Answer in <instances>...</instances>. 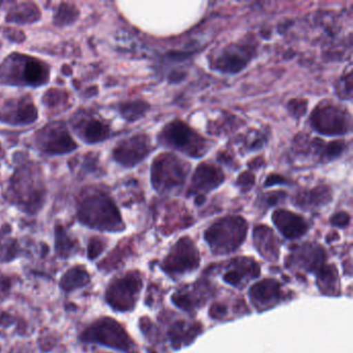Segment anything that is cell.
<instances>
[{"mask_svg":"<svg viewBox=\"0 0 353 353\" xmlns=\"http://www.w3.org/2000/svg\"><path fill=\"white\" fill-rule=\"evenodd\" d=\"M78 218L82 224L98 230L117 232L125 229L119 208L109 196L100 191H94L82 200Z\"/></svg>","mask_w":353,"mask_h":353,"instance_id":"cell-1","label":"cell"},{"mask_svg":"<svg viewBox=\"0 0 353 353\" xmlns=\"http://www.w3.org/2000/svg\"><path fill=\"white\" fill-rule=\"evenodd\" d=\"M158 142L164 148L181 152L193 159H200L208 154V140L181 121L167 123L158 135Z\"/></svg>","mask_w":353,"mask_h":353,"instance_id":"cell-2","label":"cell"},{"mask_svg":"<svg viewBox=\"0 0 353 353\" xmlns=\"http://www.w3.org/2000/svg\"><path fill=\"white\" fill-rule=\"evenodd\" d=\"M0 80L16 85L41 86L49 80V69L44 63L32 57L15 54L0 65Z\"/></svg>","mask_w":353,"mask_h":353,"instance_id":"cell-3","label":"cell"},{"mask_svg":"<svg viewBox=\"0 0 353 353\" xmlns=\"http://www.w3.org/2000/svg\"><path fill=\"white\" fill-rule=\"evenodd\" d=\"M190 165L175 154L166 152L157 157L152 162V183L154 189L161 194H177L181 191Z\"/></svg>","mask_w":353,"mask_h":353,"instance_id":"cell-4","label":"cell"},{"mask_svg":"<svg viewBox=\"0 0 353 353\" xmlns=\"http://www.w3.org/2000/svg\"><path fill=\"white\" fill-rule=\"evenodd\" d=\"M248 223L239 216L220 219L204 233L205 241L214 254H228L235 251L247 236Z\"/></svg>","mask_w":353,"mask_h":353,"instance_id":"cell-5","label":"cell"},{"mask_svg":"<svg viewBox=\"0 0 353 353\" xmlns=\"http://www.w3.org/2000/svg\"><path fill=\"white\" fill-rule=\"evenodd\" d=\"M81 340L86 343L104 345L117 350L135 353V345L125 328L112 318L105 317L94 322L81 334Z\"/></svg>","mask_w":353,"mask_h":353,"instance_id":"cell-6","label":"cell"},{"mask_svg":"<svg viewBox=\"0 0 353 353\" xmlns=\"http://www.w3.org/2000/svg\"><path fill=\"white\" fill-rule=\"evenodd\" d=\"M312 129L325 136H342L352 130L350 114L344 107L332 103L318 105L310 117Z\"/></svg>","mask_w":353,"mask_h":353,"instance_id":"cell-7","label":"cell"},{"mask_svg":"<svg viewBox=\"0 0 353 353\" xmlns=\"http://www.w3.org/2000/svg\"><path fill=\"white\" fill-rule=\"evenodd\" d=\"M11 191L17 203L28 212H36L44 199V188L34 167L17 170L12 179Z\"/></svg>","mask_w":353,"mask_h":353,"instance_id":"cell-8","label":"cell"},{"mask_svg":"<svg viewBox=\"0 0 353 353\" xmlns=\"http://www.w3.org/2000/svg\"><path fill=\"white\" fill-rule=\"evenodd\" d=\"M141 288L142 280L139 272H129L111 283L107 289V301L117 311H131L135 307Z\"/></svg>","mask_w":353,"mask_h":353,"instance_id":"cell-9","label":"cell"},{"mask_svg":"<svg viewBox=\"0 0 353 353\" xmlns=\"http://www.w3.org/2000/svg\"><path fill=\"white\" fill-rule=\"evenodd\" d=\"M255 54V48L248 44L228 45L212 61V68L219 73L235 75L248 67Z\"/></svg>","mask_w":353,"mask_h":353,"instance_id":"cell-10","label":"cell"},{"mask_svg":"<svg viewBox=\"0 0 353 353\" xmlns=\"http://www.w3.org/2000/svg\"><path fill=\"white\" fill-rule=\"evenodd\" d=\"M37 144L44 154L49 156L65 154L77 148L63 123H49L37 135Z\"/></svg>","mask_w":353,"mask_h":353,"instance_id":"cell-11","label":"cell"},{"mask_svg":"<svg viewBox=\"0 0 353 353\" xmlns=\"http://www.w3.org/2000/svg\"><path fill=\"white\" fill-rule=\"evenodd\" d=\"M199 265V253L189 237H183L172 248L163 264L169 274H181L194 270Z\"/></svg>","mask_w":353,"mask_h":353,"instance_id":"cell-12","label":"cell"},{"mask_svg":"<svg viewBox=\"0 0 353 353\" xmlns=\"http://www.w3.org/2000/svg\"><path fill=\"white\" fill-rule=\"evenodd\" d=\"M152 150L150 137L137 134L119 142L113 152V158L121 166L132 168L150 156Z\"/></svg>","mask_w":353,"mask_h":353,"instance_id":"cell-13","label":"cell"},{"mask_svg":"<svg viewBox=\"0 0 353 353\" xmlns=\"http://www.w3.org/2000/svg\"><path fill=\"white\" fill-rule=\"evenodd\" d=\"M224 181L225 175L221 168L208 163H203L194 172L188 195L205 197L206 194L218 189Z\"/></svg>","mask_w":353,"mask_h":353,"instance_id":"cell-14","label":"cell"},{"mask_svg":"<svg viewBox=\"0 0 353 353\" xmlns=\"http://www.w3.org/2000/svg\"><path fill=\"white\" fill-rule=\"evenodd\" d=\"M38 119L34 105L26 99L9 101L0 109V121L11 125H30Z\"/></svg>","mask_w":353,"mask_h":353,"instance_id":"cell-15","label":"cell"},{"mask_svg":"<svg viewBox=\"0 0 353 353\" xmlns=\"http://www.w3.org/2000/svg\"><path fill=\"white\" fill-rule=\"evenodd\" d=\"M272 218L274 226L286 239H299L309 230V225L305 219L290 210H274Z\"/></svg>","mask_w":353,"mask_h":353,"instance_id":"cell-16","label":"cell"},{"mask_svg":"<svg viewBox=\"0 0 353 353\" xmlns=\"http://www.w3.org/2000/svg\"><path fill=\"white\" fill-rule=\"evenodd\" d=\"M250 297L258 310H265L282 301L285 295L280 283L266 279L252 287Z\"/></svg>","mask_w":353,"mask_h":353,"instance_id":"cell-17","label":"cell"},{"mask_svg":"<svg viewBox=\"0 0 353 353\" xmlns=\"http://www.w3.org/2000/svg\"><path fill=\"white\" fill-rule=\"evenodd\" d=\"M260 274V268L251 258H235L229 263L224 274V281L234 287H241L245 283Z\"/></svg>","mask_w":353,"mask_h":353,"instance_id":"cell-18","label":"cell"},{"mask_svg":"<svg viewBox=\"0 0 353 353\" xmlns=\"http://www.w3.org/2000/svg\"><path fill=\"white\" fill-rule=\"evenodd\" d=\"M325 251L320 245L303 243L294 248L289 258V264L294 263L305 270H319L323 266Z\"/></svg>","mask_w":353,"mask_h":353,"instance_id":"cell-19","label":"cell"},{"mask_svg":"<svg viewBox=\"0 0 353 353\" xmlns=\"http://www.w3.org/2000/svg\"><path fill=\"white\" fill-rule=\"evenodd\" d=\"M332 194L330 187L325 185H317L311 190L299 192L293 198V203L301 210H314L322 208L332 201Z\"/></svg>","mask_w":353,"mask_h":353,"instance_id":"cell-20","label":"cell"},{"mask_svg":"<svg viewBox=\"0 0 353 353\" xmlns=\"http://www.w3.org/2000/svg\"><path fill=\"white\" fill-rule=\"evenodd\" d=\"M254 243L261 256L268 260H276L280 253V245L274 231L268 226L260 225L254 229Z\"/></svg>","mask_w":353,"mask_h":353,"instance_id":"cell-21","label":"cell"},{"mask_svg":"<svg viewBox=\"0 0 353 353\" xmlns=\"http://www.w3.org/2000/svg\"><path fill=\"white\" fill-rule=\"evenodd\" d=\"M196 286V285H195ZM210 287L204 283L191 289H185L173 295L172 301L177 307L185 311H191L201 305L210 296Z\"/></svg>","mask_w":353,"mask_h":353,"instance_id":"cell-22","label":"cell"},{"mask_svg":"<svg viewBox=\"0 0 353 353\" xmlns=\"http://www.w3.org/2000/svg\"><path fill=\"white\" fill-rule=\"evenodd\" d=\"M77 132L79 137L88 144L98 143L110 137L109 125L94 117L77 125Z\"/></svg>","mask_w":353,"mask_h":353,"instance_id":"cell-23","label":"cell"},{"mask_svg":"<svg viewBox=\"0 0 353 353\" xmlns=\"http://www.w3.org/2000/svg\"><path fill=\"white\" fill-rule=\"evenodd\" d=\"M201 332V326L197 323L188 324L185 321H177L170 328L169 336L174 348L183 344H189Z\"/></svg>","mask_w":353,"mask_h":353,"instance_id":"cell-24","label":"cell"},{"mask_svg":"<svg viewBox=\"0 0 353 353\" xmlns=\"http://www.w3.org/2000/svg\"><path fill=\"white\" fill-rule=\"evenodd\" d=\"M90 282V276L85 268L82 266H76L63 274L59 285L63 290L70 292V291L85 286Z\"/></svg>","mask_w":353,"mask_h":353,"instance_id":"cell-25","label":"cell"},{"mask_svg":"<svg viewBox=\"0 0 353 353\" xmlns=\"http://www.w3.org/2000/svg\"><path fill=\"white\" fill-rule=\"evenodd\" d=\"M318 285L325 294H339L338 272L332 265H323L318 270Z\"/></svg>","mask_w":353,"mask_h":353,"instance_id":"cell-26","label":"cell"},{"mask_svg":"<svg viewBox=\"0 0 353 353\" xmlns=\"http://www.w3.org/2000/svg\"><path fill=\"white\" fill-rule=\"evenodd\" d=\"M40 19V12L38 7L32 5V3H21L14 8L9 15L7 20L13 23H32V22L38 21Z\"/></svg>","mask_w":353,"mask_h":353,"instance_id":"cell-27","label":"cell"},{"mask_svg":"<svg viewBox=\"0 0 353 353\" xmlns=\"http://www.w3.org/2000/svg\"><path fill=\"white\" fill-rule=\"evenodd\" d=\"M150 109V105L145 101L136 100L119 105V112L125 121L133 123L143 117Z\"/></svg>","mask_w":353,"mask_h":353,"instance_id":"cell-28","label":"cell"},{"mask_svg":"<svg viewBox=\"0 0 353 353\" xmlns=\"http://www.w3.org/2000/svg\"><path fill=\"white\" fill-rule=\"evenodd\" d=\"M76 243L70 239L63 226H57L55 229V249L59 257L68 258L75 250Z\"/></svg>","mask_w":353,"mask_h":353,"instance_id":"cell-29","label":"cell"},{"mask_svg":"<svg viewBox=\"0 0 353 353\" xmlns=\"http://www.w3.org/2000/svg\"><path fill=\"white\" fill-rule=\"evenodd\" d=\"M78 15H79V13H78L77 8L74 7L73 5H70V3H63L57 10V13L55 14L54 23L59 26L72 24L76 21Z\"/></svg>","mask_w":353,"mask_h":353,"instance_id":"cell-30","label":"cell"},{"mask_svg":"<svg viewBox=\"0 0 353 353\" xmlns=\"http://www.w3.org/2000/svg\"><path fill=\"white\" fill-rule=\"evenodd\" d=\"M336 94L341 99L351 100L352 98V72L349 69L347 74H344L336 84Z\"/></svg>","mask_w":353,"mask_h":353,"instance_id":"cell-31","label":"cell"},{"mask_svg":"<svg viewBox=\"0 0 353 353\" xmlns=\"http://www.w3.org/2000/svg\"><path fill=\"white\" fill-rule=\"evenodd\" d=\"M287 110L291 117H294L295 119H301L305 117L307 110V102L305 99H293L289 101L287 104Z\"/></svg>","mask_w":353,"mask_h":353,"instance_id":"cell-32","label":"cell"},{"mask_svg":"<svg viewBox=\"0 0 353 353\" xmlns=\"http://www.w3.org/2000/svg\"><path fill=\"white\" fill-rule=\"evenodd\" d=\"M245 148L252 152L261 148L266 142V138L260 132H252L245 137Z\"/></svg>","mask_w":353,"mask_h":353,"instance_id":"cell-33","label":"cell"},{"mask_svg":"<svg viewBox=\"0 0 353 353\" xmlns=\"http://www.w3.org/2000/svg\"><path fill=\"white\" fill-rule=\"evenodd\" d=\"M68 96L65 92H61V90H49L45 94L44 101L45 105L48 107H57L59 105L63 104L65 101H67Z\"/></svg>","mask_w":353,"mask_h":353,"instance_id":"cell-34","label":"cell"},{"mask_svg":"<svg viewBox=\"0 0 353 353\" xmlns=\"http://www.w3.org/2000/svg\"><path fill=\"white\" fill-rule=\"evenodd\" d=\"M105 248H106V243L103 239H99V237H94V239H90L88 248V258L90 260L97 259L103 253Z\"/></svg>","mask_w":353,"mask_h":353,"instance_id":"cell-35","label":"cell"},{"mask_svg":"<svg viewBox=\"0 0 353 353\" xmlns=\"http://www.w3.org/2000/svg\"><path fill=\"white\" fill-rule=\"evenodd\" d=\"M255 185V176L251 172H243L236 181V185L243 192H249Z\"/></svg>","mask_w":353,"mask_h":353,"instance_id":"cell-36","label":"cell"},{"mask_svg":"<svg viewBox=\"0 0 353 353\" xmlns=\"http://www.w3.org/2000/svg\"><path fill=\"white\" fill-rule=\"evenodd\" d=\"M330 223L334 226L344 228V227L348 226L349 223H350V216L345 212H336L330 219Z\"/></svg>","mask_w":353,"mask_h":353,"instance_id":"cell-37","label":"cell"},{"mask_svg":"<svg viewBox=\"0 0 353 353\" xmlns=\"http://www.w3.org/2000/svg\"><path fill=\"white\" fill-rule=\"evenodd\" d=\"M227 313H228V310H227L226 305H222V303H214L210 307V315L214 319L225 317Z\"/></svg>","mask_w":353,"mask_h":353,"instance_id":"cell-38","label":"cell"},{"mask_svg":"<svg viewBox=\"0 0 353 353\" xmlns=\"http://www.w3.org/2000/svg\"><path fill=\"white\" fill-rule=\"evenodd\" d=\"M286 197V194L284 192H274V193H270L264 197L266 205L272 206L278 204L279 202L282 201Z\"/></svg>","mask_w":353,"mask_h":353,"instance_id":"cell-39","label":"cell"},{"mask_svg":"<svg viewBox=\"0 0 353 353\" xmlns=\"http://www.w3.org/2000/svg\"><path fill=\"white\" fill-rule=\"evenodd\" d=\"M287 183H288V181L285 177H283L282 175L270 174L265 179L264 187H274L276 185H287Z\"/></svg>","mask_w":353,"mask_h":353,"instance_id":"cell-40","label":"cell"}]
</instances>
